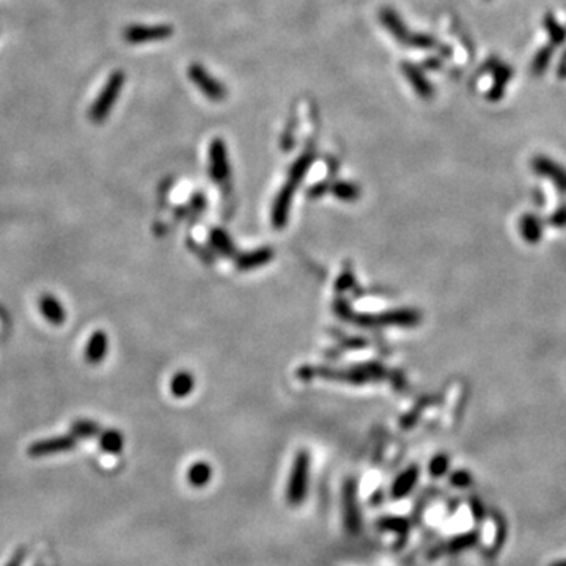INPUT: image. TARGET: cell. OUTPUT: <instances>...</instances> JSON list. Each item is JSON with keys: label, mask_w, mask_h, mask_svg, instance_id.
I'll return each mask as SVG.
<instances>
[{"label": "cell", "mask_w": 566, "mask_h": 566, "mask_svg": "<svg viewBox=\"0 0 566 566\" xmlns=\"http://www.w3.org/2000/svg\"><path fill=\"white\" fill-rule=\"evenodd\" d=\"M312 164V156H302L300 159L294 164V167L291 168V176H289V181L285 184V187L282 189V192L279 194V197L275 200L274 210H273V222L277 228H282L286 222L288 217V210L289 205H291V198L296 191V186L298 182L304 178V175L307 173L308 167Z\"/></svg>", "instance_id": "obj_1"}, {"label": "cell", "mask_w": 566, "mask_h": 566, "mask_svg": "<svg viewBox=\"0 0 566 566\" xmlns=\"http://www.w3.org/2000/svg\"><path fill=\"white\" fill-rule=\"evenodd\" d=\"M308 477H310V456L308 453L299 451L289 472L286 484V502L291 507H299L305 500L308 491Z\"/></svg>", "instance_id": "obj_2"}, {"label": "cell", "mask_w": 566, "mask_h": 566, "mask_svg": "<svg viewBox=\"0 0 566 566\" xmlns=\"http://www.w3.org/2000/svg\"><path fill=\"white\" fill-rule=\"evenodd\" d=\"M124 73L123 71H113L109 79H107L103 90L94 99V103L90 109V119L93 123H103L104 119L109 117L112 107L117 104V99L122 93V88L124 84Z\"/></svg>", "instance_id": "obj_3"}, {"label": "cell", "mask_w": 566, "mask_h": 566, "mask_svg": "<svg viewBox=\"0 0 566 566\" xmlns=\"http://www.w3.org/2000/svg\"><path fill=\"white\" fill-rule=\"evenodd\" d=\"M173 35V29L167 24L157 25H131L123 31L124 40L132 44H145L168 40Z\"/></svg>", "instance_id": "obj_4"}, {"label": "cell", "mask_w": 566, "mask_h": 566, "mask_svg": "<svg viewBox=\"0 0 566 566\" xmlns=\"http://www.w3.org/2000/svg\"><path fill=\"white\" fill-rule=\"evenodd\" d=\"M187 74L189 79L198 87V90L211 101H222L226 96L225 87L217 79H214L203 66L194 63V65L189 66Z\"/></svg>", "instance_id": "obj_5"}, {"label": "cell", "mask_w": 566, "mask_h": 566, "mask_svg": "<svg viewBox=\"0 0 566 566\" xmlns=\"http://www.w3.org/2000/svg\"><path fill=\"white\" fill-rule=\"evenodd\" d=\"M343 519L344 525L349 533H357L361 530L362 521L361 511L357 505V488L354 481H348L343 488Z\"/></svg>", "instance_id": "obj_6"}, {"label": "cell", "mask_w": 566, "mask_h": 566, "mask_svg": "<svg viewBox=\"0 0 566 566\" xmlns=\"http://www.w3.org/2000/svg\"><path fill=\"white\" fill-rule=\"evenodd\" d=\"M532 168L539 176H543V178L553 182L558 191L566 194V168L560 166L558 162L552 161L546 156H537L533 157L532 161Z\"/></svg>", "instance_id": "obj_7"}, {"label": "cell", "mask_w": 566, "mask_h": 566, "mask_svg": "<svg viewBox=\"0 0 566 566\" xmlns=\"http://www.w3.org/2000/svg\"><path fill=\"white\" fill-rule=\"evenodd\" d=\"M210 170L211 178L217 182H225L228 180L230 166L228 154H226L225 143L220 138H214L210 145Z\"/></svg>", "instance_id": "obj_8"}, {"label": "cell", "mask_w": 566, "mask_h": 566, "mask_svg": "<svg viewBox=\"0 0 566 566\" xmlns=\"http://www.w3.org/2000/svg\"><path fill=\"white\" fill-rule=\"evenodd\" d=\"M74 445H75V440L73 436H59V437H52V439L35 442L29 449V453L31 456H46V455H54V453H59V451L71 450Z\"/></svg>", "instance_id": "obj_9"}, {"label": "cell", "mask_w": 566, "mask_h": 566, "mask_svg": "<svg viewBox=\"0 0 566 566\" xmlns=\"http://www.w3.org/2000/svg\"><path fill=\"white\" fill-rule=\"evenodd\" d=\"M109 351V337L104 331L93 332L85 344V361L92 365L103 362Z\"/></svg>", "instance_id": "obj_10"}, {"label": "cell", "mask_w": 566, "mask_h": 566, "mask_svg": "<svg viewBox=\"0 0 566 566\" xmlns=\"http://www.w3.org/2000/svg\"><path fill=\"white\" fill-rule=\"evenodd\" d=\"M402 73H405L406 79L411 82V85L414 87V90L417 92L421 98H431L434 93V88L431 85V82L425 78V74L421 73V69L419 66L412 65V63L405 61L401 65Z\"/></svg>", "instance_id": "obj_11"}, {"label": "cell", "mask_w": 566, "mask_h": 566, "mask_svg": "<svg viewBox=\"0 0 566 566\" xmlns=\"http://www.w3.org/2000/svg\"><path fill=\"white\" fill-rule=\"evenodd\" d=\"M40 308L43 317L46 318L50 324L60 326L66 321V310L61 305V302L52 294H44L40 299Z\"/></svg>", "instance_id": "obj_12"}, {"label": "cell", "mask_w": 566, "mask_h": 566, "mask_svg": "<svg viewBox=\"0 0 566 566\" xmlns=\"http://www.w3.org/2000/svg\"><path fill=\"white\" fill-rule=\"evenodd\" d=\"M493 74H494V82L489 88L486 98L489 101H493V103H497V101H500L503 98V94H505V88L508 85V82L513 78V69H511V66L505 65V63H500V65L495 68V71Z\"/></svg>", "instance_id": "obj_13"}, {"label": "cell", "mask_w": 566, "mask_h": 566, "mask_svg": "<svg viewBox=\"0 0 566 566\" xmlns=\"http://www.w3.org/2000/svg\"><path fill=\"white\" fill-rule=\"evenodd\" d=\"M381 22L384 24V27H386L390 34H392L396 40L401 41V43H407L409 40V31L406 29L405 22L401 21V17L396 15V11L392 8H382L381 10Z\"/></svg>", "instance_id": "obj_14"}, {"label": "cell", "mask_w": 566, "mask_h": 566, "mask_svg": "<svg viewBox=\"0 0 566 566\" xmlns=\"http://www.w3.org/2000/svg\"><path fill=\"white\" fill-rule=\"evenodd\" d=\"M519 230L527 244H538L543 238V224L535 214H524L521 217Z\"/></svg>", "instance_id": "obj_15"}, {"label": "cell", "mask_w": 566, "mask_h": 566, "mask_svg": "<svg viewBox=\"0 0 566 566\" xmlns=\"http://www.w3.org/2000/svg\"><path fill=\"white\" fill-rule=\"evenodd\" d=\"M419 480V467H409L407 470L398 475V478L392 484V497L393 499H402L414 489Z\"/></svg>", "instance_id": "obj_16"}, {"label": "cell", "mask_w": 566, "mask_h": 566, "mask_svg": "<svg viewBox=\"0 0 566 566\" xmlns=\"http://www.w3.org/2000/svg\"><path fill=\"white\" fill-rule=\"evenodd\" d=\"M543 24H544L547 35H549L552 46L553 48L563 46V44L566 43V29L557 21V17L553 16L552 13H546L543 17Z\"/></svg>", "instance_id": "obj_17"}, {"label": "cell", "mask_w": 566, "mask_h": 566, "mask_svg": "<svg viewBox=\"0 0 566 566\" xmlns=\"http://www.w3.org/2000/svg\"><path fill=\"white\" fill-rule=\"evenodd\" d=\"M194 376L191 373H187V371H180V373H176L172 381H170V392H172L173 396L176 398H184V396L191 395V392L194 390Z\"/></svg>", "instance_id": "obj_18"}, {"label": "cell", "mask_w": 566, "mask_h": 566, "mask_svg": "<svg viewBox=\"0 0 566 566\" xmlns=\"http://www.w3.org/2000/svg\"><path fill=\"white\" fill-rule=\"evenodd\" d=\"M212 477V469L211 465L205 463V461H198V463H194L191 465V469L187 470V481L192 484L195 488H201L205 486V484L210 483Z\"/></svg>", "instance_id": "obj_19"}, {"label": "cell", "mask_w": 566, "mask_h": 566, "mask_svg": "<svg viewBox=\"0 0 566 566\" xmlns=\"http://www.w3.org/2000/svg\"><path fill=\"white\" fill-rule=\"evenodd\" d=\"M553 52H556V48L552 46V44H546L541 49H538V52L535 54L533 60H532V65H530V73L533 75H541L543 74L547 68L551 65V60L553 57Z\"/></svg>", "instance_id": "obj_20"}, {"label": "cell", "mask_w": 566, "mask_h": 566, "mask_svg": "<svg viewBox=\"0 0 566 566\" xmlns=\"http://www.w3.org/2000/svg\"><path fill=\"white\" fill-rule=\"evenodd\" d=\"M475 543H477V533L475 532L463 533V535H458V537L447 541V544L442 547V549H439V552L458 553V552H463L465 549H469V547H472Z\"/></svg>", "instance_id": "obj_21"}, {"label": "cell", "mask_w": 566, "mask_h": 566, "mask_svg": "<svg viewBox=\"0 0 566 566\" xmlns=\"http://www.w3.org/2000/svg\"><path fill=\"white\" fill-rule=\"evenodd\" d=\"M376 525L382 532H392L405 538L409 532V522L405 518H395V516H386L376 522Z\"/></svg>", "instance_id": "obj_22"}, {"label": "cell", "mask_w": 566, "mask_h": 566, "mask_svg": "<svg viewBox=\"0 0 566 566\" xmlns=\"http://www.w3.org/2000/svg\"><path fill=\"white\" fill-rule=\"evenodd\" d=\"M99 444L106 451L118 453L123 449V436L115 430L106 431V433H103V436H101Z\"/></svg>", "instance_id": "obj_23"}, {"label": "cell", "mask_w": 566, "mask_h": 566, "mask_svg": "<svg viewBox=\"0 0 566 566\" xmlns=\"http://www.w3.org/2000/svg\"><path fill=\"white\" fill-rule=\"evenodd\" d=\"M99 425L92 420H78L71 426V431L78 437H92L99 433Z\"/></svg>", "instance_id": "obj_24"}, {"label": "cell", "mask_w": 566, "mask_h": 566, "mask_svg": "<svg viewBox=\"0 0 566 566\" xmlns=\"http://www.w3.org/2000/svg\"><path fill=\"white\" fill-rule=\"evenodd\" d=\"M270 256H273V254H270V250H258V252H254V254L252 255H244L242 258H241V264H239V266L241 268H254V266H260V264H263V263H266L268 260H270Z\"/></svg>", "instance_id": "obj_25"}, {"label": "cell", "mask_w": 566, "mask_h": 566, "mask_svg": "<svg viewBox=\"0 0 566 566\" xmlns=\"http://www.w3.org/2000/svg\"><path fill=\"white\" fill-rule=\"evenodd\" d=\"M407 44H411L414 48H419V49H433V48H440L437 40L431 35H426V34H417V35H411L407 40Z\"/></svg>", "instance_id": "obj_26"}, {"label": "cell", "mask_w": 566, "mask_h": 566, "mask_svg": "<svg viewBox=\"0 0 566 566\" xmlns=\"http://www.w3.org/2000/svg\"><path fill=\"white\" fill-rule=\"evenodd\" d=\"M447 469H449V458L445 455H437L431 459L430 463V474L433 477H440L444 475Z\"/></svg>", "instance_id": "obj_27"}, {"label": "cell", "mask_w": 566, "mask_h": 566, "mask_svg": "<svg viewBox=\"0 0 566 566\" xmlns=\"http://www.w3.org/2000/svg\"><path fill=\"white\" fill-rule=\"evenodd\" d=\"M333 192H335L340 198H344V200H352L358 195L357 187L348 184V182H340V184H337L335 189H333Z\"/></svg>", "instance_id": "obj_28"}, {"label": "cell", "mask_w": 566, "mask_h": 566, "mask_svg": "<svg viewBox=\"0 0 566 566\" xmlns=\"http://www.w3.org/2000/svg\"><path fill=\"white\" fill-rule=\"evenodd\" d=\"M450 481H451L453 486H456V488H465V486H469V484L472 483V475L469 474V472H465V470H458V472H455V474L451 475Z\"/></svg>", "instance_id": "obj_29"}, {"label": "cell", "mask_w": 566, "mask_h": 566, "mask_svg": "<svg viewBox=\"0 0 566 566\" xmlns=\"http://www.w3.org/2000/svg\"><path fill=\"white\" fill-rule=\"evenodd\" d=\"M549 224L552 226H556V228H563V226H566V206L560 208V210L552 214Z\"/></svg>", "instance_id": "obj_30"}, {"label": "cell", "mask_w": 566, "mask_h": 566, "mask_svg": "<svg viewBox=\"0 0 566 566\" xmlns=\"http://www.w3.org/2000/svg\"><path fill=\"white\" fill-rule=\"evenodd\" d=\"M212 239H214V242H216V245L217 247L220 249V250H226L228 252V249H230V241H228V238H225V235H222V233L220 231H216L212 235Z\"/></svg>", "instance_id": "obj_31"}, {"label": "cell", "mask_w": 566, "mask_h": 566, "mask_svg": "<svg viewBox=\"0 0 566 566\" xmlns=\"http://www.w3.org/2000/svg\"><path fill=\"white\" fill-rule=\"evenodd\" d=\"M557 75L560 79H565L566 78V50L562 55V59H560V63L557 66Z\"/></svg>", "instance_id": "obj_32"}, {"label": "cell", "mask_w": 566, "mask_h": 566, "mask_svg": "<svg viewBox=\"0 0 566 566\" xmlns=\"http://www.w3.org/2000/svg\"><path fill=\"white\" fill-rule=\"evenodd\" d=\"M440 66H442V61H440L439 59L425 60V68H428V69H439Z\"/></svg>", "instance_id": "obj_33"}, {"label": "cell", "mask_w": 566, "mask_h": 566, "mask_svg": "<svg viewBox=\"0 0 566 566\" xmlns=\"http://www.w3.org/2000/svg\"><path fill=\"white\" fill-rule=\"evenodd\" d=\"M551 566H566V558L565 560H558V562H553Z\"/></svg>", "instance_id": "obj_34"}]
</instances>
